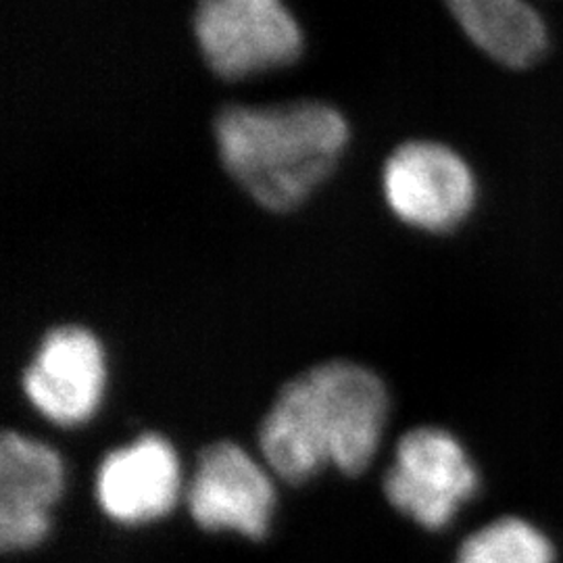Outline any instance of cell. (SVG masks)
<instances>
[{
	"instance_id": "cell-1",
	"label": "cell",
	"mask_w": 563,
	"mask_h": 563,
	"mask_svg": "<svg viewBox=\"0 0 563 563\" xmlns=\"http://www.w3.org/2000/svg\"><path fill=\"white\" fill-rule=\"evenodd\" d=\"M388 395L383 380L351 362H328L286 384L260 430L263 460L288 483L336 465L362 474L383 439Z\"/></svg>"
},
{
	"instance_id": "cell-2",
	"label": "cell",
	"mask_w": 563,
	"mask_h": 563,
	"mask_svg": "<svg viewBox=\"0 0 563 563\" xmlns=\"http://www.w3.org/2000/svg\"><path fill=\"white\" fill-rule=\"evenodd\" d=\"M225 174L263 209L288 213L328 180L349 142V123L330 102L225 104L213 120Z\"/></svg>"
},
{
	"instance_id": "cell-3",
	"label": "cell",
	"mask_w": 563,
	"mask_h": 563,
	"mask_svg": "<svg viewBox=\"0 0 563 563\" xmlns=\"http://www.w3.org/2000/svg\"><path fill=\"white\" fill-rule=\"evenodd\" d=\"M192 34L205 65L225 81L284 69L302 53L301 25L282 0H199Z\"/></svg>"
},
{
	"instance_id": "cell-4",
	"label": "cell",
	"mask_w": 563,
	"mask_h": 563,
	"mask_svg": "<svg viewBox=\"0 0 563 563\" xmlns=\"http://www.w3.org/2000/svg\"><path fill=\"white\" fill-rule=\"evenodd\" d=\"M383 195L399 222L428 234H449L476 207L472 167L443 142L407 141L384 162Z\"/></svg>"
},
{
	"instance_id": "cell-5",
	"label": "cell",
	"mask_w": 563,
	"mask_h": 563,
	"mask_svg": "<svg viewBox=\"0 0 563 563\" xmlns=\"http://www.w3.org/2000/svg\"><path fill=\"white\" fill-rule=\"evenodd\" d=\"M476 488L478 474L467 453L439 428L407 432L384 478L386 499L428 530L451 522Z\"/></svg>"
},
{
	"instance_id": "cell-6",
	"label": "cell",
	"mask_w": 563,
	"mask_h": 563,
	"mask_svg": "<svg viewBox=\"0 0 563 563\" xmlns=\"http://www.w3.org/2000/svg\"><path fill=\"white\" fill-rule=\"evenodd\" d=\"M274 505V484L242 446L223 441L202 451L188 486V509L201 528L263 539Z\"/></svg>"
},
{
	"instance_id": "cell-7",
	"label": "cell",
	"mask_w": 563,
	"mask_h": 563,
	"mask_svg": "<svg viewBox=\"0 0 563 563\" xmlns=\"http://www.w3.org/2000/svg\"><path fill=\"white\" fill-rule=\"evenodd\" d=\"M104 376V353L97 336L80 325H60L41 342L23 374V390L46 420L76 426L99 409Z\"/></svg>"
},
{
	"instance_id": "cell-8",
	"label": "cell",
	"mask_w": 563,
	"mask_h": 563,
	"mask_svg": "<svg viewBox=\"0 0 563 563\" xmlns=\"http://www.w3.org/2000/svg\"><path fill=\"white\" fill-rule=\"evenodd\" d=\"M65 484L60 457L48 444L7 432L0 441V547L32 549L51 528V509Z\"/></svg>"
},
{
	"instance_id": "cell-9",
	"label": "cell",
	"mask_w": 563,
	"mask_h": 563,
	"mask_svg": "<svg viewBox=\"0 0 563 563\" xmlns=\"http://www.w3.org/2000/svg\"><path fill=\"white\" fill-rule=\"evenodd\" d=\"M180 495V463L157 434L109 453L97 474L102 511L120 523L151 522L174 509Z\"/></svg>"
},
{
	"instance_id": "cell-10",
	"label": "cell",
	"mask_w": 563,
	"mask_h": 563,
	"mask_svg": "<svg viewBox=\"0 0 563 563\" xmlns=\"http://www.w3.org/2000/svg\"><path fill=\"white\" fill-rule=\"evenodd\" d=\"M467 41L511 69L543 59L549 30L528 0H444Z\"/></svg>"
},
{
	"instance_id": "cell-11",
	"label": "cell",
	"mask_w": 563,
	"mask_h": 563,
	"mask_svg": "<svg viewBox=\"0 0 563 563\" xmlns=\"http://www.w3.org/2000/svg\"><path fill=\"white\" fill-rule=\"evenodd\" d=\"M457 563H553V549L534 526L505 518L472 534Z\"/></svg>"
}]
</instances>
